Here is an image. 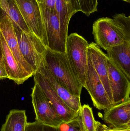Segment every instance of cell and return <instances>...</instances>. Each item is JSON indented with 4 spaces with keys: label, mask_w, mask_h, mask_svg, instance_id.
<instances>
[{
    "label": "cell",
    "mask_w": 130,
    "mask_h": 131,
    "mask_svg": "<svg viewBox=\"0 0 130 131\" xmlns=\"http://www.w3.org/2000/svg\"><path fill=\"white\" fill-rule=\"evenodd\" d=\"M92 34L95 43L105 50L129 41L130 17L122 13L117 14L113 18H98L93 24Z\"/></svg>",
    "instance_id": "cell-1"
},
{
    "label": "cell",
    "mask_w": 130,
    "mask_h": 131,
    "mask_svg": "<svg viewBox=\"0 0 130 131\" xmlns=\"http://www.w3.org/2000/svg\"><path fill=\"white\" fill-rule=\"evenodd\" d=\"M43 64L60 84L72 94L80 97L82 86L74 73L65 52H55L47 48Z\"/></svg>",
    "instance_id": "cell-2"
},
{
    "label": "cell",
    "mask_w": 130,
    "mask_h": 131,
    "mask_svg": "<svg viewBox=\"0 0 130 131\" xmlns=\"http://www.w3.org/2000/svg\"><path fill=\"white\" fill-rule=\"evenodd\" d=\"M89 45L84 37L75 33L68 36L66 45L68 60L82 88H84L86 81Z\"/></svg>",
    "instance_id": "cell-3"
},
{
    "label": "cell",
    "mask_w": 130,
    "mask_h": 131,
    "mask_svg": "<svg viewBox=\"0 0 130 131\" xmlns=\"http://www.w3.org/2000/svg\"><path fill=\"white\" fill-rule=\"evenodd\" d=\"M13 25L21 54L35 73L43 62L47 47L33 34H27L14 24Z\"/></svg>",
    "instance_id": "cell-4"
},
{
    "label": "cell",
    "mask_w": 130,
    "mask_h": 131,
    "mask_svg": "<svg viewBox=\"0 0 130 131\" xmlns=\"http://www.w3.org/2000/svg\"><path fill=\"white\" fill-rule=\"evenodd\" d=\"M39 5L47 38V48L55 52L65 53L68 36L62 30L55 10H52Z\"/></svg>",
    "instance_id": "cell-5"
},
{
    "label": "cell",
    "mask_w": 130,
    "mask_h": 131,
    "mask_svg": "<svg viewBox=\"0 0 130 131\" xmlns=\"http://www.w3.org/2000/svg\"><path fill=\"white\" fill-rule=\"evenodd\" d=\"M20 13L32 34L47 47V40L36 0H15Z\"/></svg>",
    "instance_id": "cell-6"
},
{
    "label": "cell",
    "mask_w": 130,
    "mask_h": 131,
    "mask_svg": "<svg viewBox=\"0 0 130 131\" xmlns=\"http://www.w3.org/2000/svg\"><path fill=\"white\" fill-rule=\"evenodd\" d=\"M32 89L31 96L36 115V121L54 127H58L64 122L56 114L37 83L34 82V86Z\"/></svg>",
    "instance_id": "cell-7"
},
{
    "label": "cell",
    "mask_w": 130,
    "mask_h": 131,
    "mask_svg": "<svg viewBox=\"0 0 130 131\" xmlns=\"http://www.w3.org/2000/svg\"><path fill=\"white\" fill-rule=\"evenodd\" d=\"M84 88L88 92L94 106L98 110L105 111L113 106L88 55Z\"/></svg>",
    "instance_id": "cell-8"
},
{
    "label": "cell",
    "mask_w": 130,
    "mask_h": 131,
    "mask_svg": "<svg viewBox=\"0 0 130 131\" xmlns=\"http://www.w3.org/2000/svg\"><path fill=\"white\" fill-rule=\"evenodd\" d=\"M33 75L34 82L40 87L56 114L64 122H68L78 117L79 112H76L71 109L39 72H36Z\"/></svg>",
    "instance_id": "cell-9"
},
{
    "label": "cell",
    "mask_w": 130,
    "mask_h": 131,
    "mask_svg": "<svg viewBox=\"0 0 130 131\" xmlns=\"http://www.w3.org/2000/svg\"><path fill=\"white\" fill-rule=\"evenodd\" d=\"M106 63L113 106L130 100V80L107 56Z\"/></svg>",
    "instance_id": "cell-10"
},
{
    "label": "cell",
    "mask_w": 130,
    "mask_h": 131,
    "mask_svg": "<svg viewBox=\"0 0 130 131\" xmlns=\"http://www.w3.org/2000/svg\"><path fill=\"white\" fill-rule=\"evenodd\" d=\"M0 31L23 71L29 78L32 77L34 73V69L23 57L19 48L13 21L6 14L0 18Z\"/></svg>",
    "instance_id": "cell-11"
},
{
    "label": "cell",
    "mask_w": 130,
    "mask_h": 131,
    "mask_svg": "<svg viewBox=\"0 0 130 131\" xmlns=\"http://www.w3.org/2000/svg\"><path fill=\"white\" fill-rule=\"evenodd\" d=\"M88 51V55L91 59L93 67L99 76L113 105V97L106 63V54L94 42L89 44Z\"/></svg>",
    "instance_id": "cell-12"
},
{
    "label": "cell",
    "mask_w": 130,
    "mask_h": 131,
    "mask_svg": "<svg viewBox=\"0 0 130 131\" xmlns=\"http://www.w3.org/2000/svg\"><path fill=\"white\" fill-rule=\"evenodd\" d=\"M103 119L114 130L130 127V100L104 111Z\"/></svg>",
    "instance_id": "cell-13"
},
{
    "label": "cell",
    "mask_w": 130,
    "mask_h": 131,
    "mask_svg": "<svg viewBox=\"0 0 130 131\" xmlns=\"http://www.w3.org/2000/svg\"><path fill=\"white\" fill-rule=\"evenodd\" d=\"M2 50V59L8 75V79L13 80L18 85L23 84L29 77L23 71L16 58L7 45L0 31Z\"/></svg>",
    "instance_id": "cell-14"
},
{
    "label": "cell",
    "mask_w": 130,
    "mask_h": 131,
    "mask_svg": "<svg viewBox=\"0 0 130 131\" xmlns=\"http://www.w3.org/2000/svg\"><path fill=\"white\" fill-rule=\"evenodd\" d=\"M37 72H39L46 79L57 94L71 109L76 112H79L82 107L80 97L72 94L60 84L44 66L43 62Z\"/></svg>",
    "instance_id": "cell-15"
},
{
    "label": "cell",
    "mask_w": 130,
    "mask_h": 131,
    "mask_svg": "<svg viewBox=\"0 0 130 131\" xmlns=\"http://www.w3.org/2000/svg\"><path fill=\"white\" fill-rule=\"evenodd\" d=\"M107 57L130 80V41L106 50Z\"/></svg>",
    "instance_id": "cell-16"
},
{
    "label": "cell",
    "mask_w": 130,
    "mask_h": 131,
    "mask_svg": "<svg viewBox=\"0 0 130 131\" xmlns=\"http://www.w3.org/2000/svg\"><path fill=\"white\" fill-rule=\"evenodd\" d=\"M55 9L62 30L68 36V28L70 19L75 14L80 12L77 0H56Z\"/></svg>",
    "instance_id": "cell-17"
},
{
    "label": "cell",
    "mask_w": 130,
    "mask_h": 131,
    "mask_svg": "<svg viewBox=\"0 0 130 131\" xmlns=\"http://www.w3.org/2000/svg\"><path fill=\"white\" fill-rule=\"evenodd\" d=\"M27 121L25 110L12 109L6 116L1 131H25Z\"/></svg>",
    "instance_id": "cell-18"
},
{
    "label": "cell",
    "mask_w": 130,
    "mask_h": 131,
    "mask_svg": "<svg viewBox=\"0 0 130 131\" xmlns=\"http://www.w3.org/2000/svg\"><path fill=\"white\" fill-rule=\"evenodd\" d=\"M0 8L22 31L27 34H32L24 20L15 0H0Z\"/></svg>",
    "instance_id": "cell-19"
},
{
    "label": "cell",
    "mask_w": 130,
    "mask_h": 131,
    "mask_svg": "<svg viewBox=\"0 0 130 131\" xmlns=\"http://www.w3.org/2000/svg\"><path fill=\"white\" fill-rule=\"evenodd\" d=\"M79 118L83 131H96V121L92 108L88 105L82 106L79 112Z\"/></svg>",
    "instance_id": "cell-20"
},
{
    "label": "cell",
    "mask_w": 130,
    "mask_h": 131,
    "mask_svg": "<svg viewBox=\"0 0 130 131\" xmlns=\"http://www.w3.org/2000/svg\"><path fill=\"white\" fill-rule=\"evenodd\" d=\"M80 12L89 17L97 11L98 0H77Z\"/></svg>",
    "instance_id": "cell-21"
},
{
    "label": "cell",
    "mask_w": 130,
    "mask_h": 131,
    "mask_svg": "<svg viewBox=\"0 0 130 131\" xmlns=\"http://www.w3.org/2000/svg\"><path fill=\"white\" fill-rule=\"evenodd\" d=\"M57 131H83L79 116L68 122H63L57 127Z\"/></svg>",
    "instance_id": "cell-22"
},
{
    "label": "cell",
    "mask_w": 130,
    "mask_h": 131,
    "mask_svg": "<svg viewBox=\"0 0 130 131\" xmlns=\"http://www.w3.org/2000/svg\"><path fill=\"white\" fill-rule=\"evenodd\" d=\"M25 131H57V127L50 126L36 121L27 122Z\"/></svg>",
    "instance_id": "cell-23"
},
{
    "label": "cell",
    "mask_w": 130,
    "mask_h": 131,
    "mask_svg": "<svg viewBox=\"0 0 130 131\" xmlns=\"http://www.w3.org/2000/svg\"><path fill=\"white\" fill-rule=\"evenodd\" d=\"M39 4L52 10H55L56 0H36Z\"/></svg>",
    "instance_id": "cell-24"
},
{
    "label": "cell",
    "mask_w": 130,
    "mask_h": 131,
    "mask_svg": "<svg viewBox=\"0 0 130 131\" xmlns=\"http://www.w3.org/2000/svg\"><path fill=\"white\" fill-rule=\"evenodd\" d=\"M96 131H118L116 130L112 129L107 125L101 124L100 122L96 121Z\"/></svg>",
    "instance_id": "cell-25"
},
{
    "label": "cell",
    "mask_w": 130,
    "mask_h": 131,
    "mask_svg": "<svg viewBox=\"0 0 130 131\" xmlns=\"http://www.w3.org/2000/svg\"><path fill=\"white\" fill-rule=\"evenodd\" d=\"M8 79V75L6 71L3 60H0V79Z\"/></svg>",
    "instance_id": "cell-26"
},
{
    "label": "cell",
    "mask_w": 130,
    "mask_h": 131,
    "mask_svg": "<svg viewBox=\"0 0 130 131\" xmlns=\"http://www.w3.org/2000/svg\"><path fill=\"white\" fill-rule=\"evenodd\" d=\"M116 130L118 131H130V127L123 128Z\"/></svg>",
    "instance_id": "cell-27"
},
{
    "label": "cell",
    "mask_w": 130,
    "mask_h": 131,
    "mask_svg": "<svg viewBox=\"0 0 130 131\" xmlns=\"http://www.w3.org/2000/svg\"><path fill=\"white\" fill-rule=\"evenodd\" d=\"M2 50L1 43V38H0V60L2 59Z\"/></svg>",
    "instance_id": "cell-28"
},
{
    "label": "cell",
    "mask_w": 130,
    "mask_h": 131,
    "mask_svg": "<svg viewBox=\"0 0 130 131\" xmlns=\"http://www.w3.org/2000/svg\"><path fill=\"white\" fill-rule=\"evenodd\" d=\"M123 1H124L128 2V3H130V0H123Z\"/></svg>",
    "instance_id": "cell-29"
}]
</instances>
